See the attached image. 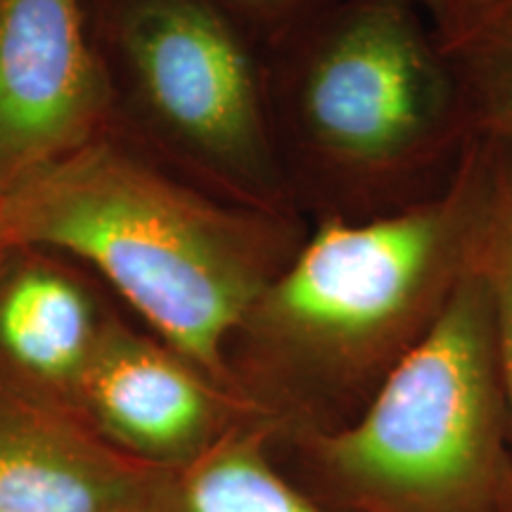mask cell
Wrapping results in <instances>:
<instances>
[{
	"instance_id": "obj_10",
	"label": "cell",
	"mask_w": 512,
	"mask_h": 512,
	"mask_svg": "<svg viewBox=\"0 0 512 512\" xmlns=\"http://www.w3.org/2000/svg\"><path fill=\"white\" fill-rule=\"evenodd\" d=\"M147 512H323L275 472L264 432L219 437L188 465L164 470Z\"/></svg>"
},
{
	"instance_id": "obj_5",
	"label": "cell",
	"mask_w": 512,
	"mask_h": 512,
	"mask_svg": "<svg viewBox=\"0 0 512 512\" xmlns=\"http://www.w3.org/2000/svg\"><path fill=\"white\" fill-rule=\"evenodd\" d=\"M430 67L403 0H356L311 60L304 83L306 121L337 155L392 157L430 119Z\"/></svg>"
},
{
	"instance_id": "obj_4",
	"label": "cell",
	"mask_w": 512,
	"mask_h": 512,
	"mask_svg": "<svg viewBox=\"0 0 512 512\" xmlns=\"http://www.w3.org/2000/svg\"><path fill=\"white\" fill-rule=\"evenodd\" d=\"M446 216L411 211L373 223H325L254 311L302 347H349L392 325L446 245Z\"/></svg>"
},
{
	"instance_id": "obj_7",
	"label": "cell",
	"mask_w": 512,
	"mask_h": 512,
	"mask_svg": "<svg viewBox=\"0 0 512 512\" xmlns=\"http://www.w3.org/2000/svg\"><path fill=\"white\" fill-rule=\"evenodd\" d=\"M74 406L107 444L157 470H176L207 451L223 415L204 373L117 320H102Z\"/></svg>"
},
{
	"instance_id": "obj_8",
	"label": "cell",
	"mask_w": 512,
	"mask_h": 512,
	"mask_svg": "<svg viewBox=\"0 0 512 512\" xmlns=\"http://www.w3.org/2000/svg\"><path fill=\"white\" fill-rule=\"evenodd\" d=\"M0 368V512H147L164 470Z\"/></svg>"
},
{
	"instance_id": "obj_11",
	"label": "cell",
	"mask_w": 512,
	"mask_h": 512,
	"mask_svg": "<svg viewBox=\"0 0 512 512\" xmlns=\"http://www.w3.org/2000/svg\"><path fill=\"white\" fill-rule=\"evenodd\" d=\"M489 287L494 299L498 373L503 377L512 411V211L505 216L496 235L494 280Z\"/></svg>"
},
{
	"instance_id": "obj_6",
	"label": "cell",
	"mask_w": 512,
	"mask_h": 512,
	"mask_svg": "<svg viewBox=\"0 0 512 512\" xmlns=\"http://www.w3.org/2000/svg\"><path fill=\"white\" fill-rule=\"evenodd\" d=\"M105 110L88 0H0V195L98 136Z\"/></svg>"
},
{
	"instance_id": "obj_9",
	"label": "cell",
	"mask_w": 512,
	"mask_h": 512,
	"mask_svg": "<svg viewBox=\"0 0 512 512\" xmlns=\"http://www.w3.org/2000/svg\"><path fill=\"white\" fill-rule=\"evenodd\" d=\"M102 320L86 290L60 268L12 261L0 271V368L72 408Z\"/></svg>"
},
{
	"instance_id": "obj_2",
	"label": "cell",
	"mask_w": 512,
	"mask_h": 512,
	"mask_svg": "<svg viewBox=\"0 0 512 512\" xmlns=\"http://www.w3.org/2000/svg\"><path fill=\"white\" fill-rule=\"evenodd\" d=\"M496 370L494 299L477 278L460 285L366 415L323 439L325 460L351 484L389 501H456L491 463Z\"/></svg>"
},
{
	"instance_id": "obj_1",
	"label": "cell",
	"mask_w": 512,
	"mask_h": 512,
	"mask_svg": "<svg viewBox=\"0 0 512 512\" xmlns=\"http://www.w3.org/2000/svg\"><path fill=\"white\" fill-rule=\"evenodd\" d=\"M57 249L88 261L171 351L223 373V342L266 290L240 221L95 136L0 195V252Z\"/></svg>"
},
{
	"instance_id": "obj_3",
	"label": "cell",
	"mask_w": 512,
	"mask_h": 512,
	"mask_svg": "<svg viewBox=\"0 0 512 512\" xmlns=\"http://www.w3.org/2000/svg\"><path fill=\"white\" fill-rule=\"evenodd\" d=\"M157 121L240 176H259L266 140L252 64L216 0H98Z\"/></svg>"
},
{
	"instance_id": "obj_13",
	"label": "cell",
	"mask_w": 512,
	"mask_h": 512,
	"mask_svg": "<svg viewBox=\"0 0 512 512\" xmlns=\"http://www.w3.org/2000/svg\"><path fill=\"white\" fill-rule=\"evenodd\" d=\"M216 3H221L223 8L254 12V15H280V12H290L311 0H216Z\"/></svg>"
},
{
	"instance_id": "obj_14",
	"label": "cell",
	"mask_w": 512,
	"mask_h": 512,
	"mask_svg": "<svg viewBox=\"0 0 512 512\" xmlns=\"http://www.w3.org/2000/svg\"><path fill=\"white\" fill-rule=\"evenodd\" d=\"M501 19V22H505V27L510 29V41H512V5L510 8H505V10H501V12H496V15H491L489 19ZM510 67H512V62H510ZM510 110H512V81H510Z\"/></svg>"
},
{
	"instance_id": "obj_12",
	"label": "cell",
	"mask_w": 512,
	"mask_h": 512,
	"mask_svg": "<svg viewBox=\"0 0 512 512\" xmlns=\"http://www.w3.org/2000/svg\"><path fill=\"white\" fill-rule=\"evenodd\" d=\"M441 8L451 10L453 17H491L494 12L508 8L512 0H432Z\"/></svg>"
}]
</instances>
